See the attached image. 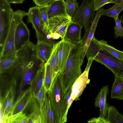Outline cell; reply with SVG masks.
Instances as JSON below:
<instances>
[{"instance_id": "obj_1", "label": "cell", "mask_w": 123, "mask_h": 123, "mask_svg": "<svg viewBox=\"0 0 123 123\" xmlns=\"http://www.w3.org/2000/svg\"><path fill=\"white\" fill-rule=\"evenodd\" d=\"M16 53L15 63L8 72L21 76L19 93L27 86H31L37 71L45 63L37 57L36 45L30 41Z\"/></svg>"}, {"instance_id": "obj_2", "label": "cell", "mask_w": 123, "mask_h": 123, "mask_svg": "<svg viewBox=\"0 0 123 123\" xmlns=\"http://www.w3.org/2000/svg\"><path fill=\"white\" fill-rule=\"evenodd\" d=\"M84 45L81 40L75 44H72L71 51L65 68L60 74L65 93L72 88L74 83L82 74L81 67Z\"/></svg>"}, {"instance_id": "obj_3", "label": "cell", "mask_w": 123, "mask_h": 123, "mask_svg": "<svg viewBox=\"0 0 123 123\" xmlns=\"http://www.w3.org/2000/svg\"><path fill=\"white\" fill-rule=\"evenodd\" d=\"M86 55L104 65L110 70L115 76H123V61L111 55L100 49L98 43H92L86 51Z\"/></svg>"}, {"instance_id": "obj_4", "label": "cell", "mask_w": 123, "mask_h": 123, "mask_svg": "<svg viewBox=\"0 0 123 123\" xmlns=\"http://www.w3.org/2000/svg\"><path fill=\"white\" fill-rule=\"evenodd\" d=\"M48 92L58 123H62V108L65 94L59 73L54 80L50 90Z\"/></svg>"}, {"instance_id": "obj_5", "label": "cell", "mask_w": 123, "mask_h": 123, "mask_svg": "<svg viewBox=\"0 0 123 123\" xmlns=\"http://www.w3.org/2000/svg\"><path fill=\"white\" fill-rule=\"evenodd\" d=\"M27 12L18 10L14 12L8 32L3 45L0 49V58L3 57L16 53L14 38L16 27L23 21L24 17L27 16Z\"/></svg>"}, {"instance_id": "obj_6", "label": "cell", "mask_w": 123, "mask_h": 123, "mask_svg": "<svg viewBox=\"0 0 123 123\" xmlns=\"http://www.w3.org/2000/svg\"><path fill=\"white\" fill-rule=\"evenodd\" d=\"M27 16L28 23L32 24L35 31L37 42L47 41L52 42L48 39L50 34L41 16L39 7L36 6L29 8Z\"/></svg>"}, {"instance_id": "obj_7", "label": "cell", "mask_w": 123, "mask_h": 123, "mask_svg": "<svg viewBox=\"0 0 123 123\" xmlns=\"http://www.w3.org/2000/svg\"><path fill=\"white\" fill-rule=\"evenodd\" d=\"M95 11L93 0H83L72 20L81 24L86 31L94 18Z\"/></svg>"}, {"instance_id": "obj_8", "label": "cell", "mask_w": 123, "mask_h": 123, "mask_svg": "<svg viewBox=\"0 0 123 123\" xmlns=\"http://www.w3.org/2000/svg\"><path fill=\"white\" fill-rule=\"evenodd\" d=\"M6 0H0V46L1 48L8 32L14 12Z\"/></svg>"}, {"instance_id": "obj_9", "label": "cell", "mask_w": 123, "mask_h": 123, "mask_svg": "<svg viewBox=\"0 0 123 123\" xmlns=\"http://www.w3.org/2000/svg\"><path fill=\"white\" fill-rule=\"evenodd\" d=\"M16 81L13 79L6 91L4 97L0 102V118L4 120L6 117L11 115V113L15 102Z\"/></svg>"}, {"instance_id": "obj_10", "label": "cell", "mask_w": 123, "mask_h": 123, "mask_svg": "<svg viewBox=\"0 0 123 123\" xmlns=\"http://www.w3.org/2000/svg\"><path fill=\"white\" fill-rule=\"evenodd\" d=\"M87 63L84 72L81 74L74 83L72 87L71 99L73 101L79 100L87 85L90 82L88 79L89 70L93 58L90 57L88 59Z\"/></svg>"}, {"instance_id": "obj_11", "label": "cell", "mask_w": 123, "mask_h": 123, "mask_svg": "<svg viewBox=\"0 0 123 123\" xmlns=\"http://www.w3.org/2000/svg\"><path fill=\"white\" fill-rule=\"evenodd\" d=\"M72 21L68 16L56 15L49 19L48 30L49 33H57L61 36V40L64 39L67 29Z\"/></svg>"}, {"instance_id": "obj_12", "label": "cell", "mask_w": 123, "mask_h": 123, "mask_svg": "<svg viewBox=\"0 0 123 123\" xmlns=\"http://www.w3.org/2000/svg\"><path fill=\"white\" fill-rule=\"evenodd\" d=\"M18 93L13 107L11 115L20 112H23L34 97L30 86L22 91Z\"/></svg>"}, {"instance_id": "obj_13", "label": "cell", "mask_w": 123, "mask_h": 123, "mask_svg": "<svg viewBox=\"0 0 123 123\" xmlns=\"http://www.w3.org/2000/svg\"><path fill=\"white\" fill-rule=\"evenodd\" d=\"M29 30L23 21L17 25L14 38V47L16 52L22 48L30 41Z\"/></svg>"}, {"instance_id": "obj_14", "label": "cell", "mask_w": 123, "mask_h": 123, "mask_svg": "<svg viewBox=\"0 0 123 123\" xmlns=\"http://www.w3.org/2000/svg\"><path fill=\"white\" fill-rule=\"evenodd\" d=\"M104 9L102 8L96 11L94 18L89 27L84 34L81 40L84 45V50L82 59L83 61L86 53L90 43L93 37L98 22L100 17L104 15Z\"/></svg>"}, {"instance_id": "obj_15", "label": "cell", "mask_w": 123, "mask_h": 123, "mask_svg": "<svg viewBox=\"0 0 123 123\" xmlns=\"http://www.w3.org/2000/svg\"><path fill=\"white\" fill-rule=\"evenodd\" d=\"M58 51L59 73L65 69L71 51L72 43L65 38L61 40Z\"/></svg>"}, {"instance_id": "obj_16", "label": "cell", "mask_w": 123, "mask_h": 123, "mask_svg": "<svg viewBox=\"0 0 123 123\" xmlns=\"http://www.w3.org/2000/svg\"><path fill=\"white\" fill-rule=\"evenodd\" d=\"M109 85L103 86L101 88L95 99L94 105L100 109L99 117L105 118L107 115V110L109 104L107 102V97L109 92Z\"/></svg>"}, {"instance_id": "obj_17", "label": "cell", "mask_w": 123, "mask_h": 123, "mask_svg": "<svg viewBox=\"0 0 123 123\" xmlns=\"http://www.w3.org/2000/svg\"><path fill=\"white\" fill-rule=\"evenodd\" d=\"M54 44L47 41L37 42L36 44L37 57L45 63L49 59L52 52Z\"/></svg>"}, {"instance_id": "obj_18", "label": "cell", "mask_w": 123, "mask_h": 123, "mask_svg": "<svg viewBox=\"0 0 123 123\" xmlns=\"http://www.w3.org/2000/svg\"><path fill=\"white\" fill-rule=\"evenodd\" d=\"M83 26L81 24L72 21L67 30L65 38L72 44H75L81 40V30Z\"/></svg>"}, {"instance_id": "obj_19", "label": "cell", "mask_w": 123, "mask_h": 123, "mask_svg": "<svg viewBox=\"0 0 123 123\" xmlns=\"http://www.w3.org/2000/svg\"><path fill=\"white\" fill-rule=\"evenodd\" d=\"M30 113L28 123H42V108L37 99L34 96L30 103Z\"/></svg>"}, {"instance_id": "obj_20", "label": "cell", "mask_w": 123, "mask_h": 123, "mask_svg": "<svg viewBox=\"0 0 123 123\" xmlns=\"http://www.w3.org/2000/svg\"><path fill=\"white\" fill-rule=\"evenodd\" d=\"M47 13L49 19L56 15L69 16L67 12L64 0H53L48 5Z\"/></svg>"}, {"instance_id": "obj_21", "label": "cell", "mask_w": 123, "mask_h": 123, "mask_svg": "<svg viewBox=\"0 0 123 123\" xmlns=\"http://www.w3.org/2000/svg\"><path fill=\"white\" fill-rule=\"evenodd\" d=\"M42 109L43 123H58L51 104L48 91L46 93L44 104Z\"/></svg>"}, {"instance_id": "obj_22", "label": "cell", "mask_w": 123, "mask_h": 123, "mask_svg": "<svg viewBox=\"0 0 123 123\" xmlns=\"http://www.w3.org/2000/svg\"><path fill=\"white\" fill-rule=\"evenodd\" d=\"M60 42H58L55 44L51 55L46 62L49 63L52 72L53 81L59 73L58 51Z\"/></svg>"}, {"instance_id": "obj_23", "label": "cell", "mask_w": 123, "mask_h": 123, "mask_svg": "<svg viewBox=\"0 0 123 123\" xmlns=\"http://www.w3.org/2000/svg\"><path fill=\"white\" fill-rule=\"evenodd\" d=\"M111 92V98L123 100V76H115Z\"/></svg>"}, {"instance_id": "obj_24", "label": "cell", "mask_w": 123, "mask_h": 123, "mask_svg": "<svg viewBox=\"0 0 123 123\" xmlns=\"http://www.w3.org/2000/svg\"><path fill=\"white\" fill-rule=\"evenodd\" d=\"M44 64L37 71L30 86L31 88L34 96L43 86L44 74Z\"/></svg>"}, {"instance_id": "obj_25", "label": "cell", "mask_w": 123, "mask_h": 123, "mask_svg": "<svg viewBox=\"0 0 123 123\" xmlns=\"http://www.w3.org/2000/svg\"><path fill=\"white\" fill-rule=\"evenodd\" d=\"M101 49L111 55L123 61V51L119 50L108 44L104 40L98 41Z\"/></svg>"}, {"instance_id": "obj_26", "label": "cell", "mask_w": 123, "mask_h": 123, "mask_svg": "<svg viewBox=\"0 0 123 123\" xmlns=\"http://www.w3.org/2000/svg\"><path fill=\"white\" fill-rule=\"evenodd\" d=\"M105 119L107 123H123V115L114 106L109 105Z\"/></svg>"}, {"instance_id": "obj_27", "label": "cell", "mask_w": 123, "mask_h": 123, "mask_svg": "<svg viewBox=\"0 0 123 123\" xmlns=\"http://www.w3.org/2000/svg\"><path fill=\"white\" fill-rule=\"evenodd\" d=\"M17 57L16 53L7 56L0 58V71L2 74L6 72L13 66Z\"/></svg>"}, {"instance_id": "obj_28", "label": "cell", "mask_w": 123, "mask_h": 123, "mask_svg": "<svg viewBox=\"0 0 123 123\" xmlns=\"http://www.w3.org/2000/svg\"><path fill=\"white\" fill-rule=\"evenodd\" d=\"M44 74L43 86L47 92L50 89L53 81L52 70L49 64L47 62L44 63Z\"/></svg>"}, {"instance_id": "obj_29", "label": "cell", "mask_w": 123, "mask_h": 123, "mask_svg": "<svg viewBox=\"0 0 123 123\" xmlns=\"http://www.w3.org/2000/svg\"><path fill=\"white\" fill-rule=\"evenodd\" d=\"M28 116L23 112H21L6 117L4 123H28Z\"/></svg>"}, {"instance_id": "obj_30", "label": "cell", "mask_w": 123, "mask_h": 123, "mask_svg": "<svg viewBox=\"0 0 123 123\" xmlns=\"http://www.w3.org/2000/svg\"><path fill=\"white\" fill-rule=\"evenodd\" d=\"M72 88L65 94L62 111V123L66 122L67 120V115L69 108L73 101L71 99Z\"/></svg>"}, {"instance_id": "obj_31", "label": "cell", "mask_w": 123, "mask_h": 123, "mask_svg": "<svg viewBox=\"0 0 123 123\" xmlns=\"http://www.w3.org/2000/svg\"><path fill=\"white\" fill-rule=\"evenodd\" d=\"M123 10V7L119 4H115L112 7L104 10V15L115 19L118 17L120 13Z\"/></svg>"}, {"instance_id": "obj_32", "label": "cell", "mask_w": 123, "mask_h": 123, "mask_svg": "<svg viewBox=\"0 0 123 123\" xmlns=\"http://www.w3.org/2000/svg\"><path fill=\"white\" fill-rule=\"evenodd\" d=\"M65 1L67 13L68 16L72 18L77 12L79 3L76 0H66Z\"/></svg>"}, {"instance_id": "obj_33", "label": "cell", "mask_w": 123, "mask_h": 123, "mask_svg": "<svg viewBox=\"0 0 123 123\" xmlns=\"http://www.w3.org/2000/svg\"><path fill=\"white\" fill-rule=\"evenodd\" d=\"M47 92L43 86L34 96L37 99L42 108L45 102Z\"/></svg>"}, {"instance_id": "obj_34", "label": "cell", "mask_w": 123, "mask_h": 123, "mask_svg": "<svg viewBox=\"0 0 123 123\" xmlns=\"http://www.w3.org/2000/svg\"><path fill=\"white\" fill-rule=\"evenodd\" d=\"M115 25L114 28V37L116 38L123 37V28L121 24V21L119 17L114 19Z\"/></svg>"}, {"instance_id": "obj_35", "label": "cell", "mask_w": 123, "mask_h": 123, "mask_svg": "<svg viewBox=\"0 0 123 123\" xmlns=\"http://www.w3.org/2000/svg\"><path fill=\"white\" fill-rule=\"evenodd\" d=\"M48 5L39 7V8L40 13L45 26L49 31L48 28L49 19L47 13Z\"/></svg>"}, {"instance_id": "obj_36", "label": "cell", "mask_w": 123, "mask_h": 123, "mask_svg": "<svg viewBox=\"0 0 123 123\" xmlns=\"http://www.w3.org/2000/svg\"><path fill=\"white\" fill-rule=\"evenodd\" d=\"M109 0H93V6L95 11L102 8L107 3Z\"/></svg>"}, {"instance_id": "obj_37", "label": "cell", "mask_w": 123, "mask_h": 123, "mask_svg": "<svg viewBox=\"0 0 123 123\" xmlns=\"http://www.w3.org/2000/svg\"><path fill=\"white\" fill-rule=\"evenodd\" d=\"M53 0H33L36 6L40 7L48 5Z\"/></svg>"}, {"instance_id": "obj_38", "label": "cell", "mask_w": 123, "mask_h": 123, "mask_svg": "<svg viewBox=\"0 0 123 123\" xmlns=\"http://www.w3.org/2000/svg\"><path fill=\"white\" fill-rule=\"evenodd\" d=\"M88 123H107L105 118L99 117H98L93 118L89 120L87 122Z\"/></svg>"}, {"instance_id": "obj_39", "label": "cell", "mask_w": 123, "mask_h": 123, "mask_svg": "<svg viewBox=\"0 0 123 123\" xmlns=\"http://www.w3.org/2000/svg\"><path fill=\"white\" fill-rule=\"evenodd\" d=\"M111 3L119 4L123 7V0H109L107 4Z\"/></svg>"}, {"instance_id": "obj_40", "label": "cell", "mask_w": 123, "mask_h": 123, "mask_svg": "<svg viewBox=\"0 0 123 123\" xmlns=\"http://www.w3.org/2000/svg\"><path fill=\"white\" fill-rule=\"evenodd\" d=\"M9 3L19 4H22L25 0H6Z\"/></svg>"}, {"instance_id": "obj_41", "label": "cell", "mask_w": 123, "mask_h": 123, "mask_svg": "<svg viewBox=\"0 0 123 123\" xmlns=\"http://www.w3.org/2000/svg\"><path fill=\"white\" fill-rule=\"evenodd\" d=\"M50 35L52 39H58L61 36L59 34L57 33H51Z\"/></svg>"}, {"instance_id": "obj_42", "label": "cell", "mask_w": 123, "mask_h": 123, "mask_svg": "<svg viewBox=\"0 0 123 123\" xmlns=\"http://www.w3.org/2000/svg\"><path fill=\"white\" fill-rule=\"evenodd\" d=\"M119 19L121 21V22L123 24V15L120 16L119 17Z\"/></svg>"}]
</instances>
